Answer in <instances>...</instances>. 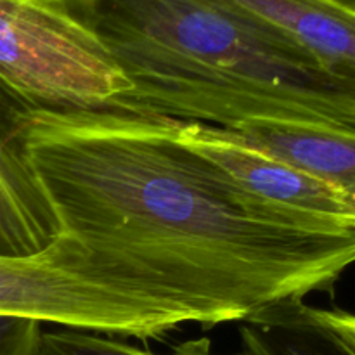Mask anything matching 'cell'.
<instances>
[{
    "label": "cell",
    "mask_w": 355,
    "mask_h": 355,
    "mask_svg": "<svg viewBox=\"0 0 355 355\" xmlns=\"http://www.w3.org/2000/svg\"><path fill=\"white\" fill-rule=\"evenodd\" d=\"M14 125L82 269L201 328L304 302L355 263V231L245 193L180 144L168 120L30 111Z\"/></svg>",
    "instance_id": "1"
},
{
    "label": "cell",
    "mask_w": 355,
    "mask_h": 355,
    "mask_svg": "<svg viewBox=\"0 0 355 355\" xmlns=\"http://www.w3.org/2000/svg\"><path fill=\"white\" fill-rule=\"evenodd\" d=\"M130 82L113 111L355 132V89L218 0H66Z\"/></svg>",
    "instance_id": "2"
},
{
    "label": "cell",
    "mask_w": 355,
    "mask_h": 355,
    "mask_svg": "<svg viewBox=\"0 0 355 355\" xmlns=\"http://www.w3.org/2000/svg\"><path fill=\"white\" fill-rule=\"evenodd\" d=\"M130 89L66 0H0V94L17 113L113 110Z\"/></svg>",
    "instance_id": "3"
},
{
    "label": "cell",
    "mask_w": 355,
    "mask_h": 355,
    "mask_svg": "<svg viewBox=\"0 0 355 355\" xmlns=\"http://www.w3.org/2000/svg\"><path fill=\"white\" fill-rule=\"evenodd\" d=\"M80 260L64 234L35 255H0V315L144 343L194 324L187 312L87 272Z\"/></svg>",
    "instance_id": "4"
},
{
    "label": "cell",
    "mask_w": 355,
    "mask_h": 355,
    "mask_svg": "<svg viewBox=\"0 0 355 355\" xmlns=\"http://www.w3.org/2000/svg\"><path fill=\"white\" fill-rule=\"evenodd\" d=\"M170 123L180 144L214 163L245 193L274 207L355 231V205L324 180L246 144L222 128Z\"/></svg>",
    "instance_id": "5"
},
{
    "label": "cell",
    "mask_w": 355,
    "mask_h": 355,
    "mask_svg": "<svg viewBox=\"0 0 355 355\" xmlns=\"http://www.w3.org/2000/svg\"><path fill=\"white\" fill-rule=\"evenodd\" d=\"M355 89V0H218Z\"/></svg>",
    "instance_id": "6"
},
{
    "label": "cell",
    "mask_w": 355,
    "mask_h": 355,
    "mask_svg": "<svg viewBox=\"0 0 355 355\" xmlns=\"http://www.w3.org/2000/svg\"><path fill=\"white\" fill-rule=\"evenodd\" d=\"M16 113L0 94V255L28 257L49 248L61 227L21 151Z\"/></svg>",
    "instance_id": "7"
},
{
    "label": "cell",
    "mask_w": 355,
    "mask_h": 355,
    "mask_svg": "<svg viewBox=\"0 0 355 355\" xmlns=\"http://www.w3.org/2000/svg\"><path fill=\"white\" fill-rule=\"evenodd\" d=\"M227 132L324 180L355 205V132L288 123H248Z\"/></svg>",
    "instance_id": "8"
},
{
    "label": "cell",
    "mask_w": 355,
    "mask_h": 355,
    "mask_svg": "<svg viewBox=\"0 0 355 355\" xmlns=\"http://www.w3.org/2000/svg\"><path fill=\"white\" fill-rule=\"evenodd\" d=\"M241 350L250 355H355V350L319 309L298 302L270 309L239 329Z\"/></svg>",
    "instance_id": "9"
},
{
    "label": "cell",
    "mask_w": 355,
    "mask_h": 355,
    "mask_svg": "<svg viewBox=\"0 0 355 355\" xmlns=\"http://www.w3.org/2000/svg\"><path fill=\"white\" fill-rule=\"evenodd\" d=\"M37 355H156L114 336L80 329L58 328L42 331Z\"/></svg>",
    "instance_id": "10"
},
{
    "label": "cell",
    "mask_w": 355,
    "mask_h": 355,
    "mask_svg": "<svg viewBox=\"0 0 355 355\" xmlns=\"http://www.w3.org/2000/svg\"><path fill=\"white\" fill-rule=\"evenodd\" d=\"M44 324L0 315V355H37Z\"/></svg>",
    "instance_id": "11"
},
{
    "label": "cell",
    "mask_w": 355,
    "mask_h": 355,
    "mask_svg": "<svg viewBox=\"0 0 355 355\" xmlns=\"http://www.w3.org/2000/svg\"><path fill=\"white\" fill-rule=\"evenodd\" d=\"M321 318L349 343L355 350V315L343 311H328V309H319Z\"/></svg>",
    "instance_id": "12"
},
{
    "label": "cell",
    "mask_w": 355,
    "mask_h": 355,
    "mask_svg": "<svg viewBox=\"0 0 355 355\" xmlns=\"http://www.w3.org/2000/svg\"><path fill=\"white\" fill-rule=\"evenodd\" d=\"M170 355H218L211 350V342L208 338H194L187 340V342L179 343L177 347H173L172 354ZM229 355H250L245 350H239L238 354H229Z\"/></svg>",
    "instance_id": "13"
}]
</instances>
